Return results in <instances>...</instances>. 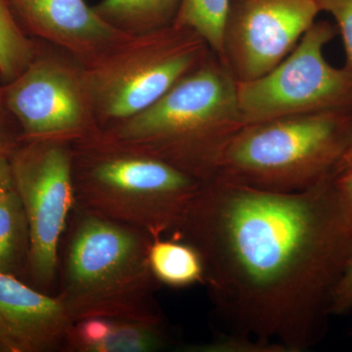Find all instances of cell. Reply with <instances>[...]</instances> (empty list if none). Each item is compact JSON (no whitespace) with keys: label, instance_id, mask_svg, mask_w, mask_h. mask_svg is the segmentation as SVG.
<instances>
[{"label":"cell","instance_id":"1","mask_svg":"<svg viewBox=\"0 0 352 352\" xmlns=\"http://www.w3.org/2000/svg\"><path fill=\"white\" fill-rule=\"evenodd\" d=\"M170 238L200 252L205 284L233 333L300 352L327 329L352 217L333 175L293 193L212 179Z\"/></svg>","mask_w":352,"mask_h":352},{"label":"cell","instance_id":"2","mask_svg":"<svg viewBox=\"0 0 352 352\" xmlns=\"http://www.w3.org/2000/svg\"><path fill=\"white\" fill-rule=\"evenodd\" d=\"M244 126L237 80L212 51L150 107L103 131L206 182Z\"/></svg>","mask_w":352,"mask_h":352},{"label":"cell","instance_id":"3","mask_svg":"<svg viewBox=\"0 0 352 352\" xmlns=\"http://www.w3.org/2000/svg\"><path fill=\"white\" fill-rule=\"evenodd\" d=\"M58 298L72 321L119 317L164 321L149 264L153 237L75 207L67 227Z\"/></svg>","mask_w":352,"mask_h":352},{"label":"cell","instance_id":"4","mask_svg":"<svg viewBox=\"0 0 352 352\" xmlns=\"http://www.w3.org/2000/svg\"><path fill=\"white\" fill-rule=\"evenodd\" d=\"M76 205L140 229L173 234L203 182L103 131L73 144Z\"/></svg>","mask_w":352,"mask_h":352},{"label":"cell","instance_id":"5","mask_svg":"<svg viewBox=\"0 0 352 352\" xmlns=\"http://www.w3.org/2000/svg\"><path fill=\"white\" fill-rule=\"evenodd\" d=\"M351 139L352 111L247 124L222 152L212 179L281 193L303 191L333 175Z\"/></svg>","mask_w":352,"mask_h":352},{"label":"cell","instance_id":"6","mask_svg":"<svg viewBox=\"0 0 352 352\" xmlns=\"http://www.w3.org/2000/svg\"><path fill=\"white\" fill-rule=\"evenodd\" d=\"M212 52L186 28L171 24L126 38L83 67L102 129L150 107Z\"/></svg>","mask_w":352,"mask_h":352},{"label":"cell","instance_id":"7","mask_svg":"<svg viewBox=\"0 0 352 352\" xmlns=\"http://www.w3.org/2000/svg\"><path fill=\"white\" fill-rule=\"evenodd\" d=\"M338 29L315 22L295 50L265 75L238 82L241 115L247 124L324 111H352V74L324 55Z\"/></svg>","mask_w":352,"mask_h":352},{"label":"cell","instance_id":"8","mask_svg":"<svg viewBox=\"0 0 352 352\" xmlns=\"http://www.w3.org/2000/svg\"><path fill=\"white\" fill-rule=\"evenodd\" d=\"M2 100L17 122L23 141L74 143L100 133L83 67L52 44L39 41L36 57L11 82L0 85Z\"/></svg>","mask_w":352,"mask_h":352},{"label":"cell","instance_id":"9","mask_svg":"<svg viewBox=\"0 0 352 352\" xmlns=\"http://www.w3.org/2000/svg\"><path fill=\"white\" fill-rule=\"evenodd\" d=\"M9 160L29 226L27 276L46 293L57 278L59 250L76 204L73 144L22 141Z\"/></svg>","mask_w":352,"mask_h":352},{"label":"cell","instance_id":"10","mask_svg":"<svg viewBox=\"0 0 352 352\" xmlns=\"http://www.w3.org/2000/svg\"><path fill=\"white\" fill-rule=\"evenodd\" d=\"M320 12L317 0H231L222 63L238 82L261 78L295 50Z\"/></svg>","mask_w":352,"mask_h":352},{"label":"cell","instance_id":"11","mask_svg":"<svg viewBox=\"0 0 352 352\" xmlns=\"http://www.w3.org/2000/svg\"><path fill=\"white\" fill-rule=\"evenodd\" d=\"M11 4L25 30L82 66L129 34L102 19L85 0H11Z\"/></svg>","mask_w":352,"mask_h":352},{"label":"cell","instance_id":"12","mask_svg":"<svg viewBox=\"0 0 352 352\" xmlns=\"http://www.w3.org/2000/svg\"><path fill=\"white\" fill-rule=\"evenodd\" d=\"M74 322L57 296L0 272V349L7 352L64 351Z\"/></svg>","mask_w":352,"mask_h":352},{"label":"cell","instance_id":"13","mask_svg":"<svg viewBox=\"0 0 352 352\" xmlns=\"http://www.w3.org/2000/svg\"><path fill=\"white\" fill-rule=\"evenodd\" d=\"M170 342L164 321L92 317L73 324L64 351L157 352Z\"/></svg>","mask_w":352,"mask_h":352},{"label":"cell","instance_id":"14","mask_svg":"<svg viewBox=\"0 0 352 352\" xmlns=\"http://www.w3.org/2000/svg\"><path fill=\"white\" fill-rule=\"evenodd\" d=\"M149 264L159 284L173 288L205 284V265L200 252L184 241L153 238Z\"/></svg>","mask_w":352,"mask_h":352},{"label":"cell","instance_id":"15","mask_svg":"<svg viewBox=\"0 0 352 352\" xmlns=\"http://www.w3.org/2000/svg\"><path fill=\"white\" fill-rule=\"evenodd\" d=\"M182 0H101L95 12L120 31L141 34L173 24Z\"/></svg>","mask_w":352,"mask_h":352},{"label":"cell","instance_id":"16","mask_svg":"<svg viewBox=\"0 0 352 352\" xmlns=\"http://www.w3.org/2000/svg\"><path fill=\"white\" fill-rule=\"evenodd\" d=\"M29 226L24 207L15 189L0 195V272L27 275Z\"/></svg>","mask_w":352,"mask_h":352},{"label":"cell","instance_id":"17","mask_svg":"<svg viewBox=\"0 0 352 352\" xmlns=\"http://www.w3.org/2000/svg\"><path fill=\"white\" fill-rule=\"evenodd\" d=\"M39 48L14 12L11 0H0V80L11 82L32 63Z\"/></svg>","mask_w":352,"mask_h":352},{"label":"cell","instance_id":"18","mask_svg":"<svg viewBox=\"0 0 352 352\" xmlns=\"http://www.w3.org/2000/svg\"><path fill=\"white\" fill-rule=\"evenodd\" d=\"M231 0H182L173 24L198 34L222 61L223 31Z\"/></svg>","mask_w":352,"mask_h":352},{"label":"cell","instance_id":"19","mask_svg":"<svg viewBox=\"0 0 352 352\" xmlns=\"http://www.w3.org/2000/svg\"><path fill=\"white\" fill-rule=\"evenodd\" d=\"M186 352H286L276 344H265L244 336H220L204 344H189L183 347Z\"/></svg>","mask_w":352,"mask_h":352},{"label":"cell","instance_id":"20","mask_svg":"<svg viewBox=\"0 0 352 352\" xmlns=\"http://www.w3.org/2000/svg\"><path fill=\"white\" fill-rule=\"evenodd\" d=\"M321 12H327L336 21L346 54V65L352 74V0H317Z\"/></svg>","mask_w":352,"mask_h":352},{"label":"cell","instance_id":"21","mask_svg":"<svg viewBox=\"0 0 352 352\" xmlns=\"http://www.w3.org/2000/svg\"><path fill=\"white\" fill-rule=\"evenodd\" d=\"M352 309V244L333 289L331 312L344 314Z\"/></svg>","mask_w":352,"mask_h":352},{"label":"cell","instance_id":"22","mask_svg":"<svg viewBox=\"0 0 352 352\" xmlns=\"http://www.w3.org/2000/svg\"><path fill=\"white\" fill-rule=\"evenodd\" d=\"M22 141L20 127L7 110L0 94V154L10 156Z\"/></svg>","mask_w":352,"mask_h":352},{"label":"cell","instance_id":"23","mask_svg":"<svg viewBox=\"0 0 352 352\" xmlns=\"http://www.w3.org/2000/svg\"><path fill=\"white\" fill-rule=\"evenodd\" d=\"M333 182L344 207L352 217V168L333 175Z\"/></svg>","mask_w":352,"mask_h":352},{"label":"cell","instance_id":"24","mask_svg":"<svg viewBox=\"0 0 352 352\" xmlns=\"http://www.w3.org/2000/svg\"><path fill=\"white\" fill-rule=\"evenodd\" d=\"M14 189L12 170L9 157L0 154V195Z\"/></svg>","mask_w":352,"mask_h":352},{"label":"cell","instance_id":"25","mask_svg":"<svg viewBox=\"0 0 352 352\" xmlns=\"http://www.w3.org/2000/svg\"><path fill=\"white\" fill-rule=\"evenodd\" d=\"M351 168H352V139L351 144H349L346 153H344L339 164H338L337 168H336L333 175H337V173H342V171L344 170H351Z\"/></svg>","mask_w":352,"mask_h":352}]
</instances>
